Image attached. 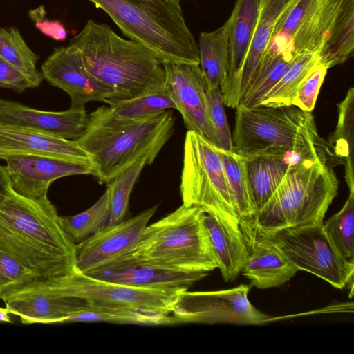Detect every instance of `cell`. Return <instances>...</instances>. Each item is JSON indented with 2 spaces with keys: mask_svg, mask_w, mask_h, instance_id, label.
<instances>
[{
  "mask_svg": "<svg viewBox=\"0 0 354 354\" xmlns=\"http://www.w3.org/2000/svg\"><path fill=\"white\" fill-rule=\"evenodd\" d=\"M48 196L32 199L13 189L0 204V251L30 270L37 278L76 269V245L63 230Z\"/></svg>",
  "mask_w": 354,
  "mask_h": 354,
  "instance_id": "1",
  "label": "cell"
},
{
  "mask_svg": "<svg viewBox=\"0 0 354 354\" xmlns=\"http://www.w3.org/2000/svg\"><path fill=\"white\" fill-rule=\"evenodd\" d=\"M174 123L169 110L125 118L102 106L88 115L76 140L91 157L92 175L102 183H109L140 160L153 163L174 133Z\"/></svg>",
  "mask_w": 354,
  "mask_h": 354,
  "instance_id": "2",
  "label": "cell"
},
{
  "mask_svg": "<svg viewBox=\"0 0 354 354\" xmlns=\"http://www.w3.org/2000/svg\"><path fill=\"white\" fill-rule=\"evenodd\" d=\"M86 71L113 90L108 105L164 90L163 62L149 48L118 35L106 24L88 20L69 41Z\"/></svg>",
  "mask_w": 354,
  "mask_h": 354,
  "instance_id": "3",
  "label": "cell"
},
{
  "mask_svg": "<svg viewBox=\"0 0 354 354\" xmlns=\"http://www.w3.org/2000/svg\"><path fill=\"white\" fill-rule=\"evenodd\" d=\"M122 33L163 62L200 64L198 44L186 24L180 0H88Z\"/></svg>",
  "mask_w": 354,
  "mask_h": 354,
  "instance_id": "4",
  "label": "cell"
},
{
  "mask_svg": "<svg viewBox=\"0 0 354 354\" xmlns=\"http://www.w3.org/2000/svg\"><path fill=\"white\" fill-rule=\"evenodd\" d=\"M205 215L199 207L182 204L147 225L135 248L125 257L173 270L207 273L214 270L218 263Z\"/></svg>",
  "mask_w": 354,
  "mask_h": 354,
  "instance_id": "5",
  "label": "cell"
},
{
  "mask_svg": "<svg viewBox=\"0 0 354 354\" xmlns=\"http://www.w3.org/2000/svg\"><path fill=\"white\" fill-rule=\"evenodd\" d=\"M338 187L339 180L327 159L306 161L288 168L263 207L249 218L264 233L322 224Z\"/></svg>",
  "mask_w": 354,
  "mask_h": 354,
  "instance_id": "6",
  "label": "cell"
},
{
  "mask_svg": "<svg viewBox=\"0 0 354 354\" xmlns=\"http://www.w3.org/2000/svg\"><path fill=\"white\" fill-rule=\"evenodd\" d=\"M232 142L234 150L246 159L281 158L286 152L297 149L330 151L326 141L318 134L311 112L294 105H239Z\"/></svg>",
  "mask_w": 354,
  "mask_h": 354,
  "instance_id": "7",
  "label": "cell"
},
{
  "mask_svg": "<svg viewBox=\"0 0 354 354\" xmlns=\"http://www.w3.org/2000/svg\"><path fill=\"white\" fill-rule=\"evenodd\" d=\"M45 280L57 292L84 300L88 308L106 311L170 315L188 290L129 286L97 279L78 270Z\"/></svg>",
  "mask_w": 354,
  "mask_h": 354,
  "instance_id": "8",
  "label": "cell"
},
{
  "mask_svg": "<svg viewBox=\"0 0 354 354\" xmlns=\"http://www.w3.org/2000/svg\"><path fill=\"white\" fill-rule=\"evenodd\" d=\"M180 190L186 206L239 217L217 147L192 131L185 136Z\"/></svg>",
  "mask_w": 354,
  "mask_h": 354,
  "instance_id": "9",
  "label": "cell"
},
{
  "mask_svg": "<svg viewBox=\"0 0 354 354\" xmlns=\"http://www.w3.org/2000/svg\"><path fill=\"white\" fill-rule=\"evenodd\" d=\"M323 224L263 233L298 270L310 272L337 289L348 286L353 292L354 260L346 259L338 252L324 232Z\"/></svg>",
  "mask_w": 354,
  "mask_h": 354,
  "instance_id": "10",
  "label": "cell"
},
{
  "mask_svg": "<svg viewBox=\"0 0 354 354\" xmlns=\"http://www.w3.org/2000/svg\"><path fill=\"white\" fill-rule=\"evenodd\" d=\"M250 286L241 284L230 289L189 292L186 290L171 315L178 324L227 323L257 325L272 320L248 299Z\"/></svg>",
  "mask_w": 354,
  "mask_h": 354,
  "instance_id": "11",
  "label": "cell"
},
{
  "mask_svg": "<svg viewBox=\"0 0 354 354\" xmlns=\"http://www.w3.org/2000/svg\"><path fill=\"white\" fill-rule=\"evenodd\" d=\"M164 89L182 115L188 131H192L219 148L209 120L206 89L207 85L200 64L163 62Z\"/></svg>",
  "mask_w": 354,
  "mask_h": 354,
  "instance_id": "12",
  "label": "cell"
},
{
  "mask_svg": "<svg viewBox=\"0 0 354 354\" xmlns=\"http://www.w3.org/2000/svg\"><path fill=\"white\" fill-rule=\"evenodd\" d=\"M157 209L155 205L128 220L106 225L77 244V270L89 274L132 252Z\"/></svg>",
  "mask_w": 354,
  "mask_h": 354,
  "instance_id": "13",
  "label": "cell"
},
{
  "mask_svg": "<svg viewBox=\"0 0 354 354\" xmlns=\"http://www.w3.org/2000/svg\"><path fill=\"white\" fill-rule=\"evenodd\" d=\"M44 80L65 91L71 98V107L85 108L92 101L106 103L113 90L85 69L80 50L74 46L54 49L41 65Z\"/></svg>",
  "mask_w": 354,
  "mask_h": 354,
  "instance_id": "14",
  "label": "cell"
},
{
  "mask_svg": "<svg viewBox=\"0 0 354 354\" xmlns=\"http://www.w3.org/2000/svg\"><path fill=\"white\" fill-rule=\"evenodd\" d=\"M313 42L319 62L328 68L353 56L354 0L320 1Z\"/></svg>",
  "mask_w": 354,
  "mask_h": 354,
  "instance_id": "15",
  "label": "cell"
},
{
  "mask_svg": "<svg viewBox=\"0 0 354 354\" xmlns=\"http://www.w3.org/2000/svg\"><path fill=\"white\" fill-rule=\"evenodd\" d=\"M297 0H259L257 22L247 55L236 73L220 88L223 104L236 109L252 82L278 23Z\"/></svg>",
  "mask_w": 354,
  "mask_h": 354,
  "instance_id": "16",
  "label": "cell"
},
{
  "mask_svg": "<svg viewBox=\"0 0 354 354\" xmlns=\"http://www.w3.org/2000/svg\"><path fill=\"white\" fill-rule=\"evenodd\" d=\"M6 162L12 189L32 199L47 196L55 180L65 176L91 174L89 165L53 157L27 154H0Z\"/></svg>",
  "mask_w": 354,
  "mask_h": 354,
  "instance_id": "17",
  "label": "cell"
},
{
  "mask_svg": "<svg viewBox=\"0 0 354 354\" xmlns=\"http://www.w3.org/2000/svg\"><path fill=\"white\" fill-rule=\"evenodd\" d=\"M239 225L247 248L241 272L251 286L259 289L277 288L296 274L297 268L251 219L241 218Z\"/></svg>",
  "mask_w": 354,
  "mask_h": 354,
  "instance_id": "18",
  "label": "cell"
},
{
  "mask_svg": "<svg viewBox=\"0 0 354 354\" xmlns=\"http://www.w3.org/2000/svg\"><path fill=\"white\" fill-rule=\"evenodd\" d=\"M3 301L9 313L25 324L61 323L68 316L88 308L84 300L57 292L44 278H37Z\"/></svg>",
  "mask_w": 354,
  "mask_h": 354,
  "instance_id": "19",
  "label": "cell"
},
{
  "mask_svg": "<svg viewBox=\"0 0 354 354\" xmlns=\"http://www.w3.org/2000/svg\"><path fill=\"white\" fill-rule=\"evenodd\" d=\"M0 154L46 156L92 167L90 156L76 140L19 126L0 124Z\"/></svg>",
  "mask_w": 354,
  "mask_h": 354,
  "instance_id": "20",
  "label": "cell"
},
{
  "mask_svg": "<svg viewBox=\"0 0 354 354\" xmlns=\"http://www.w3.org/2000/svg\"><path fill=\"white\" fill-rule=\"evenodd\" d=\"M88 115L85 108L70 107L48 111L0 98V124L27 127L68 139L77 140L85 130Z\"/></svg>",
  "mask_w": 354,
  "mask_h": 354,
  "instance_id": "21",
  "label": "cell"
},
{
  "mask_svg": "<svg viewBox=\"0 0 354 354\" xmlns=\"http://www.w3.org/2000/svg\"><path fill=\"white\" fill-rule=\"evenodd\" d=\"M208 274L166 269L139 263L124 256L88 275L137 287L189 289L194 283Z\"/></svg>",
  "mask_w": 354,
  "mask_h": 354,
  "instance_id": "22",
  "label": "cell"
},
{
  "mask_svg": "<svg viewBox=\"0 0 354 354\" xmlns=\"http://www.w3.org/2000/svg\"><path fill=\"white\" fill-rule=\"evenodd\" d=\"M205 223L223 278L234 280L241 272L247 259V248L240 228V218L207 214Z\"/></svg>",
  "mask_w": 354,
  "mask_h": 354,
  "instance_id": "23",
  "label": "cell"
},
{
  "mask_svg": "<svg viewBox=\"0 0 354 354\" xmlns=\"http://www.w3.org/2000/svg\"><path fill=\"white\" fill-rule=\"evenodd\" d=\"M229 18L218 28L199 35L200 66L207 87H222L229 75Z\"/></svg>",
  "mask_w": 354,
  "mask_h": 354,
  "instance_id": "24",
  "label": "cell"
},
{
  "mask_svg": "<svg viewBox=\"0 0 354 354\" xmlns=\"http://www.w3.org/2000/svg\"><path fill=\"white\" fill-rule=\"evenodd\" d=\"M336 128L326 141L335 162L344 164V178L349 192H354V88H350L338 104Z\"/></svg>",
  "mask_w": 354,
  "mask_h": 354,
  "instance_id": "25",
  "label": "cell"
},
{
  "mask_svg": "<svg viewBox=\"0 0 354 354\" xmlns=\"http://www.w3.org/2000/svg\"><path fill=\"white\" fill-rule=\"evenodd\" d=\"M259 8V0H236L229 17L230 66L227 81L236 73L247 55L257 22Z\"/></svg>",
  "mask_w": 354,
  "mask_h": 354,
  "instance_id": "26",
  "label": "cell"
},
{
  "mask_svg": "<svg viewBox=\"0 0 354 354\" xmlns=\"http://www.w3.org/2000/svg\"><path fill=\"white\" fill-rule=\"evenodd\" d=\"M246 161L252 194L258 212L274 193L289 167L279 157H254Z\"/></svg>",
  "mask_w": 354,
  "mask_h": 354,
  "instance_id": "27",
  "label": "cell"
},
{
  "mask_svg": "<svg viewBox=\"0 0 354 354\" xmlns=\"http://www.w3.org/2000/svg\"><path fill=\"white\" fill-rule=\"evenodd\" d=\"M217 149L222 159L240 219L254 216L257 210L252 194L246 159L234 150L225 151L218 147Z\"/></svg>",
  "mask_w": 354,
  "mask_h": 354,
  "instance_id": "28",
  "label": "cell"
},
{
  "mask_svg": "<svg viewBox=\"0 0 354 354\" xmlns=\"http://www.w3.org/2000/svg\"><path fill=\"white\" fill-rule=\"evenodd\" d=\"M318 62L317 53L307 52L297 55L284 74L265 95L259 105H292L298 87Z\"/></svg>",
  "mask_w": 354,
  "mask_h": 354,
  "instance_id": "29",
  "label": "cell"
},
{
  "mask_svg": "<svg viewBox=\"0 0 354 354\" xmlns=\"http://www.w3.org/2000/svg\"><path fill=\"white\" fill-rule=\"evenodd\" d=\"M109 219V203L107 189L86 210L73 216L59 217L63 230L75 245L105 227Z\"/></svg>",
  "mask_w": 354,
  "mask_h": 354,
  "instance_id": "30",
  "label": "cell"
},
{
  "mask_svg": "<svg viewBox=\"0 0 354 354\" xmlns=\"http://www.w3.org/2000/svg\"><path fill=\"white\" fill-rule=\"evenodd\" d=\"M292 60L293 59L280 54L266 52L239 105L246 107L259 105L265 95L284 74Z\"/></svg>",
  "mask_w": 354,
  "mask_h": 354,
  "instance_id": "31",
  "label": "cell"
},
{
  "mask_svg": "<svg viewBox=\"0 0 354 354\" xmlns=\"http://www.w3.org/2000/svg\"><path fill=\"white\" fill-rule=\"evenodd\" d=\"M0 56L41 84L44 77L37 68L39 57L29 48L17 27L0 26Z\"/></svg>",
  "mask_w": 354,
  "mask_h": 354,
  "instance_id": "32",
  "label": "cell"
},
{
  "mask_svg": "<svg viewBox=\"0 0 354 354\" xmlns=\"http://www.w3.org/2000/svg\"><path fill=\"white\" fill-rule=\"evenodd\" d=\"M67 322H110L142 326H166L177 324L170 315L151 314L134 311H106L87 308L64 318Z\"/></svg>",
  "mask_w": 354,
  "mask_h": 354,
  "instance_id": "33",
  "label": "cell"
},
{
  "mask_svg": "<svg viewBox=\"0 0 354 354\" xmlns=\"http://www.w3.org/2000/svg\"><path fill=\"white\" fill-rule=\"evenodd\" d=\"M323 228L338 252L346 259L353 260L354 254V192L342 208L330 218Z\"/></svg>",
  "mask_w": 354,
  "mask_h": 354,
  "instance_id": "34",
  "label": "cell"
},
{
  "mask_svg": "<svg viewBox=\"0 0 354 354\" xmlns=\"http://www.w3.org/2000/svg\"><path fill=\"white\" fill-rule=\"evenodd\" d=\"M147 165L146 160H140L109 182L106 188L109 203V219L106 225H115L124 220L131 194Z\"/></svg>",
  "mask_w": 354,
  "mask_h": 354,
  "instance_id": "35",
  "label": "cell"
},
{
  "mask_svg": "<svg viewBox=\"0 0 354 354\" xmlns=\"http://www.w3.org/2000/svg\"><path fill=\"white\" fill-rule=\"evenodd\" d=\"M117 115L125 118H139L154 113L175 109L176 106L164 90L109 105Z\"/></svg>",
  "mask_w": 354,
  "mask_h": 354,
  "instance_id": "36",
  "label": "cell"
},
{
  "mask_svg": "<svg viewBox=\"0 0 354 354\" xmlns=\"http://www.w3.org/2000/svg\"><path fill=\"white\" fill-rule=\"evenodd\" d=\"M37 277L20 261L0 251V299L29 284Z\"/></svg>",
  "mask_w": 354,
  "mask_h": 354,
  "instance_id": "37",
  "label": "cell"
},
{
  "mask_svg": "<svg viewBox=\"0 0 354 354\" xmlns=\"http://www.w3.org/2000/svg\"><path fill=\"white\" fill-rule=\"evenodd\" d=\"M206 101L208 116L217 136L219 148L225 151L234 150L220 87H207Z\"/></svg>",
  "mask_w": 354,
  "mask_h": 354,
  "instance_id": "38",
  "label": "cell"
},
{
  "mask_svg": "<svg viewBox=\"0 0 354 354\" xmlns=\"http://www.w3.org/2000/svg\"><path fill=\"white\" fill-rule=\"evenodd\" d=\"M328 68L317 63L298 87L292 101L294 105L303 111H312L327 73Z\"/></svg>",
  "mask_w": 354,
  "mask_h": 354,
  "instance_id": "39",
  "label": "cell"
},
{
  "mask_svg": "<svg viewBox=\"0 0 354 354\" xmlns=\"http://www.w3.org/2000/svg\"><path fill=\"white\" fill-rule=\"evenodd\" d=\"M39 86L31 77L0 56V88L21 93Z\"/></svg>",
  "mask_w": 354,
  "mask_h": 354,
  "instance_id": "40",
  "label": "cell"
},
{
  "mask_svg": "<svg viewBox=\"0 0 354 354\" xmlns=\"http://www.w3.org/2000/svg\"><path fill=\"white\" fill-rule=\"evenodd\" d=\"M35 26L43 35L54 40L62 41L67 37V31L59 20L48 19L44 17L36 21Z\"/></svg>",
  "mask_w": 354,
  "mask_h": 354,
  "instance_id": "41",
  "label": "cell"
},
{
  "mask_svg": "<svg viewBox=\"0 0 354 354\" xmlns=\"http://www.w3.org/2000/svg\"><path fill=\"white\" fill-rule=\"evenodd\" d=\"M12 189L5 165H0V204Z\"/></svg>",
  "mask_w": 354,
  "mask_h": 354,
  "instance_id": "42",
  "label": "cell"
},
{
  "mask_svg": "<svg viewBox=\"0 0 354 354\" xmlns=\"http://www.w3.org/2000/svg\"><path fill=\"white\" fill-rule=\"evenodd\" d=\"M46 12L43 6H40L35 9L31 10L28 12L29 17L35 22L36 21L46 17Z\"/></svg>",
  "mask_w": 354,
  "mask_h": 354,
  "instance_id": "43",
  "label": "cell"
},
{
  "mask_svg": "<svg viewBox=\"0 0 354 354\" xmlns=\"http://www.w3.org/2000/svg\"><path fill=\"white\" fill-rule=\"evenodd\" d=\"M10 314L6 308L0 307V322H12Z\"/></svg>",
  "mask_w": 354,
  "mask_h": 354,
  "instance_id": "44",
  "label": "cell"
}]
</instances>
